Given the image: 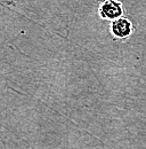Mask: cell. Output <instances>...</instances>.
I'll use <instances>...</instances> for the list:
<instances>
[{"label":"cell","instance_id":"obj_1","mask_svg":"<svg viewBox=\"0 0 146 149\" xmlns=\"http://www.w3.org/2000/svg\"><path fill=\"white\" fill-rule=\"evenodd\" d=\"M123 6L119 0H104L98 8V14L102 19L114 21L123 16Z\"/></svg>","mask_w":146,"mask_h":149},{"label":"cell","instance_id":"obj_2","mask_svg":"<svg viewBox=\"0 0 146 149\" xmlns=\"http://www.w3.org/2000/svg\"><path fill=\"white\" fill-rule=\"evenodd\" d=\"M134 31V25L127 17H120L111 23V32L118 39H126L131 36Z\"/></svg>","mask_w":146,"mask_h":149}]
</instances>
